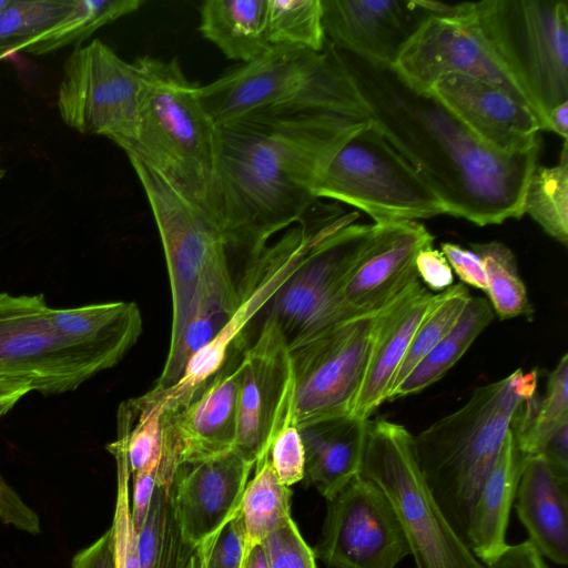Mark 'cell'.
<instances>
[{"label": "cell", "mask_w": 568, "mask_h": 568, "mask_svg": "<svg viewBox=\"0 0 568 568\" xmlns=\"http://www.w3.org/2000/svg\"><path fill=\"white\" fill-rule=\"evenodd\" d=\"M32 390L27 382L0 378V417L9 413L23 396Z\"/></svg>", "instance_id": "obj_51"}, {"label": "cell", "mask_w": 568, "mask_h": 568, "mask_svg": "<svg viewBox=\"0 0 568 568\" xmlns=\"http://www.w3.org/2000/svg\"><path fill=\"white\" fill-rule=\"evenodd\" d=\"M493 317V307L487 298L470 297L456 326L414 367L388 399L418 393L440 379Z\"/></svg>", "instance_id": "obj_30"}, {"label": "cell", "mask_w": 568, "mask_h": 568, "mask_svg": "<svg viewBox=\"0 0 568 568\" xmlns=\"http://www.w3.org/2000/svg\"><path fill=\"white\" fill-rule=\"evenodd\" d=\"M138 410L132 399L121 403L118 412V436L106 446L116 463V498L111 531L114 568H140L138 531L134 527L129 480L128 439Z\"/></svg>", "instance_id": "obj_34"}, {"label": "cell", "mask_w": 568, "mask_h": 568, "mask_svg": "<svg viewBox=\"0 0 568 568\" xmlns=\"http://www.w3.org/2000/svg\"><path fill=\"white\" fill-rule=\"evenodd\" d=\"M141 92L136 64L94 39L75 47L65 60L57 105L69 128L105 136L124 151L138 136Z\"/></svg>", "instance_id": "obj_10"}, {"label": "cell", "mask_w": 568, "mask_h": 568, "mask_svg": "<svg viewBox=\"0 0 568 568\" xmlns=\"http://www.w3.org/2000/svg\"><path fill=\"white\" fill-rule=\"evenodd\" d=\"M416 271L418 277L432 291H439L440 293L454 283L450 265L443 253L433 246L419 252L416 257Z\"/></svg>", "instance_id": "obj_47"}, {"label": "cell", "mask_w": 568, "mask_h": 568, "mask_svg": "<svg viewBox=\"0 0 568 568\" xmlns=\"http://www.w3.org/2000/svg\"><path fill=\"white\" fill-rule=\"evenodd\" d=\"M288 486L283 485L266 455L255 464V474L245 488L241 514L243 518L246 556L251 550L291 517Z\"/></svg>", "instance_id": "obj_33"}, {"label": "cell", "mask_w": 568, "mask_h": 568, "mask_svg": "<svg viewBox=\"0 0 568 568\" xmlns=\"http://www.w3.org/2000/svg\"><path fill=\"white\" fill-rule=\"evenodd\" d=\"M200 101L216 126L252 114L328 111L355 118L367 112L337 50L273 45L199 88Z\"/></svg>", "instance_id": "obj_4"}, {"label": "cell", "mask_w": 568, "mask_h": 568, "mask_svg": "<svg viewBox=\"0 0 568 568\" xmlns=\"http://www.w3.org/2000/svg\"><path fill=\"white\" fill-rule=\"evenodd\" d=\"M537 369H517L477 387L457 410L414 436L423 480L455 531L467 542L469 516L521 400L537 393Z\"/></svg>", "instance_id": "obj_3"}, {"label": "cell", "mask_w": 568, "mask_h": 568, "mask_svg": "<svg viewBox=\"0 0 568 568\" xmlns=\"http://www.w3.org/2000/svg\"><path fill=\"white\" fill-rule=\"evenodd\" d=\"M568 480L560 478L540 455L525 458L515 507L529 541L542 557L568 564Z\"/></svg>", "instance_id": "obj_25"}, {"label": "cell", "mask_w": 568, "mask_h": 568, "mask_svg": "<svg viewBox=\"0 0 568 568\" xmlns=\"http://www.w3.org/2000/svg\"><path fill=\"white\" fill-rule=\"evenodd\" d=\"M294 396L288 345L277 324L264 317L243 353L234 448L254 464L268 455L275 436L294 416Z\"/></svg>", "instance_id": "obj_18"}, {"label": "cell", "mask_w": 568, "mask_h": 568, "mask_svg": "<svg viewBox=\"0 0 568 568\" xmlns=\"http://www.w3.org/2000/svg\"><path fill=\"white\" fill-rule=\"evenodd\" d=\"M567 141L568 136V101L554 108L547 115L546 130Z\"/></svg>", "instance_id": "obj_52"}, {"label": "cell", "mask_w": 568, "mask_h": 568, "mask_svg": "<svg viewBox=\"0 0 568 568\" xmlns=\"http://www.w3.org/2000/svg\"><path fill=\"white\" fill-rule=\"evenodd\" d=\"M337 229L336 221L311 213L244 265L240 277L235 280L239 305L229 323L190 359L176 384L162 392L151 390L162 400L163 412L178 410L193 399L224 365L233 344L245 342L244 335L250 324L266 308L307 252Z\"/></svg>", "instance_id": "obj_9"}, {"label": "cell", "mask_w": 568, "mask_h": 568, "mask_svg": "<svg viewBox=\"0 0 568 568\" xmlns=\"http://www.w3.org/2000/svg\"><path fill=\"white\" fill-rule=\"evenodd\" d=\"M486 568H548L541 554L529 541L507 545L503 552Z\"/></svg>", "instance_id": "obj_48"}, {"label": "cell", "mask_w": 568, "mask_h": 568, "mask_svg": "<svg viewBox=\"0 0 568 568\" xmlns=\"http://www.w3.org/2000/svg\"><path fill=\"white\" fill-rule=\"evenodd\" d=\"M171 486L155 485L146 519L138 532L140 568H185L195 550L182 536Z\"/></svg>", "instance_id": "obj_32"}, {"label": "cell", "mask_w": 568, "mask_h": 568, "mask_svg": "<svg viewBox=\"0 0 568 568\" xmlns=\"http://www.w3.org/2000/svg\"><path fill=\"white\" fill-rule=\"evenodd\" d=\"M237 305L239 293L231 265L205 275L181 331L170 339L163 369L151 390L162 392L176 384L190 359L214 339L229 323Z\"/></svg>", "instance_id": "obj_26"}, {"label": "cell", "mask_w": 568, "mask_h": 568, "mask_svg": "<svg viewBox=\"0 0 568 568\" xmlns=\"http://www.w3.org/2000/svg\"><path fill=\"white\" fill-rule=\"evenodd\" d=\"M143 4L142 0H73L71 8L23 51L40 55L71 44L78 47L101 27L138 11Z\"/></svg>", "instance_id": "obj_35"}, {"label": "cell", "mask_w": 568, "mask_h": 568, "mask_svg": "<svg viewBox=\"0 0 568 568\" xmlns=\"http://www.w3.org/2000/svg\"><path fill=\"white\" fill-rule=\"evenodd\" d=\"M149 201L164 251L172 298L173 339L205 275L231 265L217 221L141 160L128 156Z\"/></svg>", "instance_id": "obj_11"}, {"label": "cell", "mask_w": 568, "mask_h": 568, "mask_svg": "<svg viewBox=\"0 0 568 568\" xmlns=\"http://www.w3.org/2000/svg\"><path fill=\"white\" fill-rule=\"evenodd\" d=\"M493 151L526 153L540 146V123L531 109L507 91L465 74H446L428 93Z\"/></svg>", "instance_id": "obj_19"}, {"label": "cell", "mask_w": 568, "mask_h": 568, "mask_svg": "<svg viewBox=\"0 0 568 568\" xmlns=\"http://www.w3.org/2000/svg\"><path fill=\"white\" fill-rule=\"evenodd\" d=\"M568 420V355L564 354L547 381L546 393H537L518 405L510 425L521 455H539L549 435Z\"/></svg>", "instance_id": "obj_31"}, {"label": "cell", "mask_w": 568, "mask_h": 568, "mask_svg": "<svg viewBox=\"0 0 568 568\" xmlns=\"http://www.w3.org/2000/svg\"><path fill=\"white\" fill-rule=\"evenodd\" d=\"M185 568H204L202 558H201L200 554L196 551V549L190 557L189 562Z\"/></svg>", "instance_id": "obj_54"}, {"label": "cell", "mask_w": 568, "mask_h": 568, "mask_svg": "<svg viewBox=\"0 0 568 568\" xmlns=\"http://www.w3.org/2000/svg\"><path fill=\"white\" fill-rule=\"evenodd\" d=\"M100 373L53 328L42 294L0 293V378L27 382L42 395L74 390Z\"/></svg>", "instance_id": "obj_14"}, {"label": "cell", "mask_w": 568, "mask_h": 568, "mask_svg": "<svg viewBox=\"0 0 568 568\" xmlns=\"http://www.w3.org/2000/svg\"><path fill=\"white\" fill-rule=\"evenodd\" d=\"M434 236L417 221L375 223V232L342 291L348 318L377 312L418 280L416 257Z\"/></svg>", "instance_id": "obj_21"}, {"label": "cell", "mask_w": 568, "mask_h": 568, "mask_svg": "<svg viewBox=\"0 0 568 568\" xmlns=\"http://www.w3.org/2000/svg\"><path fill=\"white\" fill-rule=\"evenodd\" d=\"M204 568H244L247 556L240 510L214 536L196 548Z\"/></svg>", "instance_id": "obj_42"}, {"label": "cell", "mask_w": 568, "mask_h": 568, "mask_svg": "<svg viewBox=\"0 0 568 568\" xmlns=\"http://www.w3.org/2000/svg\"><path fill=\"white\" fill-rule=\"evenodd\" d=\"M0 519L3 524L31 535H38L41 531L40 519L37 513L7 484L1 474Z\"/></svg>", "instance_id": "obj_45"}, {"label": "cell", "mask_w": 568, "mask_h": 568, "mask_svg": "<svg viewBox=\"0 0 568 568\" xmlns=\"http://www.w3.org/2000/svg\"><path fill=\"white\" fill-rule=\"evenodd\" d=\"M470 250L483 261L489 303L500 320L529 316L532 307L521 281L515 254L500 242L473 243Z\"/></svg>", "instance_id": "obj_37"}, {"label": "cell", "mask_w": 568, "mask_h": 568, "mask_svg": "<svg viewBox=\"0 0 568 568\" xmlns=\"http://www.w3.org/2000/svg\"><path fill=\"white\" fill-rule=\"evenodd\" d=\"M393 70L417 93L428 94L446 74H465L507 91L530 108L524 91L471 16L469 2L456 3L454 16L425 18L404 45Z\"/></svg>", "instance_id": "obj_15"}, {"label": "cell", "mask_w": 568, "mask_h": 568, "mask_svg": "<svg viewBox=\"0 0 568 568\" xmlns=\"http://www.w3.org/2000/svg\"><path fill=\"white\" fill-rule=\"evenodd\" d=\"M73 0H9L0 14V60L23 48L72 6Z\"/></svg>", "instance_id": "obj_40"}, {"label": "cell", "mask_w": 568, "mask_h": 568, "mask_svg": "<svg viewBox=\"0 0 568 568\" xmlns=\"http://www.w3.org/2000/svg\"><path fill=\"white\" fill-rule=\"evenodd\" d=\"M268 568H317L313 549L302 537L292 518L261 544Z\"/></svg>", "instance_id": "obj_43"}, {"label": "cell", "mask_w": 568, "mask_h": 568, "mask_svg": "<svg viewBox=\"0 0 568 568\" xmlns=\"http://www.w3.org/2000/svg\"><path fill=\"white\" fill-rule=\"evenodd\" d=\"M525 457L509 429L474 501L467 544L487 565L507 547L506 532Z\"/></svg>", "instance_id": "obj_28"}, {"label": "cell", "mask_w": 568, "mask_h": 568, "mask_svg": "<svg viewBox=\"0 0 568 568\" xmlns=\"http://www.w3.org/2000/svg\"><path fill=\"white\" fill-rule=\"evenodd\" d=\"M244 568H268L262 545H257L251 550Z\"/></svg>", "instance_id": "obj_53"}, {"label": "cell", "mask_w": 568, "mask_h": 568, "mask_svg": "<svg viewBox=\"0 0 568 568\" xmlns=\"http://www.w3.org/2000/svg\"><path fill=\"white\" fill-rule=\"evenodd\" d=\"M246 344L234 343L224 365L193 399L161 416V459L155 485L171 486L180 466L234 448L239 389Z\"/></svg>", "instance_id": "obj_17"}, {"label": "cell", "mask_w": 568, "mask_h": 568, "mask_svg": "<svg viewBox=\"0 0 568 568\" xmlns=\"http://www.w3.org/2000/svg\"><path fill=\"white\" fill-rule=\"evenodd\" d=\"M440 252L463 282L487 291L484 264L474 251L454 243H442Z\"/></svg>", "instance_id": "obj_46"}, {"label": "cell", "mask_w": 568, "mask_h": 568, "mask_svg": "<svg viewBox=\"0 0 568 568\" xmlns=\"http://www.w3.org/2000/svg\"><path fill=\"white\" fill-rule=\"evenodd\" d=\"M71 568H114L110 529L79 551L72 559Z\"/></svg>", "instance_id": "obj_50"}, {"label": "cell", "mask_w": 568, "mask_h": 568, "mask_svg": "<svg viewBox=\"0 0 568 568\" xmlns=\"http://www.w3.org/2000/svg\"><path fill=\"white\" fill-rule=\"evenodd\" d=\"M254 466L232 448L179 467L171 495L182 536L190 546L196 549L235 516Z\"/></svg>", "instance_id": "obj_22"}, {"label": "cell", "mask_w": 568, "mask_h": 568, "mask_svg": "<svg viewBox=\"0 0 568 568\" xmlns=\"http://www.w3.org/2000/svg\"><path fill=\"white\" fill-rule=\"evenodd\" d=\"M314 195L357 207L377 224L446 214L438 196L371 119L327 161Z\"/></svg>", "instance_id": "obj_8"}, {"label": "cell", "mask_w": 568, "mask_h": 568, "mask_svg": "<svg viewBox=\"0 0 568 568\" xmlns=\"http://www.w3.org/2000/svg\"><path fill=\"white\" fill-rule=\"evenodd\" d=\"M523 212L549 236L568 243V150L564 141L559 162L536 166L526 185Z\"/></svg>", "instance_id": "obj_36"}, {"label": "cell", "mask_w": 568, "mask_h": 568, "mask_svg": "<svg viewBox=\"0 0 568 568\" xmlns=\"http://www.w3.org/2000/svg\"><path fill=\"white\" fill-rule=\"evenodd\" d=\"M266 31L272 47L322 51L326 43L322 0H267Z\"/></svg>", "instance_id": "obj_39"}, {"label": "cell", "mask_w": 568, "mask_h": 568, "mask_svg": "<svg viewBox=\"0 0 568 568\" xmlns=\"http://www.w3.org/2000/svg\"><path fill=\"white\" fill-rule=\"evenodd\" d=\"M361 475L390 500L417 568H486L433 499L403 425L368 419Z\"/></svg>", "instance_id": "obj_7"}, {"label": "cell", "mask_w": 568, "mask_h": 568, "mask_svg": "<svg viewBox=\"0 0 568 568\" xmlns=\"http://www.w3.org/2000/svg\"><path fill=\"white\" fill-rule=\"evenodd\" d=\"M134 63L142 78L140 125L125 154L214 217L216 125L200 101V85L186 78L176 59L144 55Z\"/></svg>", "instance_id": "obj_5"}, {"label": "cell", "mask_w": 568, "mask_h": 568, "mask_svg": "<svg viewBox=\"0 0 568 568\" xmlns=\"http://www.w3.org/2000/svg\"><path fill=\"white\" fill-rule=\"evenodd\" d=\"M375 232L352 223L320 240L267 304L265 317L282 331L288 348L348 320L342 291Z\"/></svg>", "instance_id": "obj_12"}, {"label": "cell", "mask_w": 568, "mask_h": 568, "mask_svg": "<svg viewBox=\"0 0 568 568\" xmlns=\"http://www.w3.org/2000/svg\"><path fill=\"white\" fill-rule=\"evenodd\" d=\"M382 310L343 321L288 348L298 428L352 415Z\"/></svg>", "instance_id": "obj_13"}, {"label": "cell", "mask_w": 568, "mask_h": 568, "mask_svg": "<svg viewBox=\"0 0 568 568\" xmlns=\"http://www.w3.org/2000/svg\"><path fill=\"white\" fill-rule=\"evenodd\" d=\"M337 52L367 118L438 196L446 214L479 226L524 215V194L540 146L497 153L432 95L408 88L393 69Z\"/></svg>", "instance_id": "obj_2"}, {"label": "cell", "mask_w": 568, "mask_h": 568, "mask_svg": "<svg viewBox=\"0 0 568 568\" xmlns=\"http://www.w3.org/2000/svg\"><path fill=\"white\" fill-rule=\"evenodd\" d=\"M326 41L375 67L393 69L432 13L424 0H322Z\"/></svg>", "instance_id": "obj_20"}, {"label": "cell", "mask_w": 568, "mask_h": 568, "mask_svg": "<svg viewBox=\"0 0 568 568\" xmlns=\"http://www.w3.org/2000/svg\"><path fill=\"white\" fill-rule=\"evenodd\" d=\"M470 297L468 290L462 283L453 284L438 293L435 303L424 316L413 336L404 359L397 369L388 396L456 326Z\"/></svg>", "instance_id": "obj_38"}, {"label": "cell", "mask_w": 568, "mask_h": 568, "mask_svg": "<svg viewBox=\"0 0 568 568\" xmlns=\"http://www.w3.org/2000/svg\"><path fill=\"white\" fill-rule=\"evenodd\" d=\"M437 296L438 293L423 286L418 278L381 311L352 417L369 419L388 398L393 381L413 336Z\"/></svg>", "instance_id": "obj_23"}, {"label": "cell", "mask_w": 568, "mask_h": 568, "mask_svg": "<svg viewBox=\"0 0 568 568\" xmlns=\"http://www.w3.org/2000/svg\"><path fill=\"white\" fill-rule=\"evenodd\" d=\"M368 419H326L300 429L305 452L303 480L325 499L361 475Z\"/></svg>", "instance_id": "obj_27"}, {"label": "cell", "mask_w": 568, "mask_h": 568, "mask_svg": "<svg viewBox=\"0 0 568 568\" xmlns=\"http://www.w3.org/2000/svg\"><path fill=\"white\" fill-rule=\"evenodd\" d=\"M138 409L136 423L128 439V459L131 476L153 474L161 459V416L163 406L160 399L144 394L132 398Z\"/></svg>", "instance_id": "obj_41"}, {"label": "cell", "mask_w": 568, "mask_h": 568, "mask_svg": "<svg viewBox=\"0 0 568 568\" xmlns=\"http://www.w3.org/2000/svg\"><path fill=\"white\" fill-rule=\"evenodd\" d=\"M8 3L9 0H0V14L2 13Z\"/></svg>", "instance_id": "obj_55"}, {"label": "cell", "mask_w": 568, "mask_h": 568, "mask_svg": "<svg viewBox=\"0 0 568 568\" xmlns=\"http://www.w3.org/2000/svg\"><path fill=\"white\" fill-rule=\"evenodd\" d=\"M369 122L328 111L252 114L216 126L213 214L244 265L317 203L334 152Z\"/></svg>", "instance_id": "obj_1"}, {"label": "cell", "mask_w": 568, "mask_h": 568, "mask_svg": "<svg viewBox=\"0 0 568 568\" xmlns=\"http://www.w3.org/2000/svg\"><path fill=\"white\" fill-rule=\"evenodd\" d=\"M557 475L568 480V420L561 423L546 439L539 453Z\"/></svg>", "instance_id": "obj_49"}, {"label": "cell", "mask_w": 568, "mask_h": 568, "mask_svg": "<svg viewBox=\"0 0 568 568\" xmlns=\"http://www.w3.org/2000/svg\"><path fill=\"white\" fill-rule=\"evenodd\" d=\"M315 558L331 568H395L410 555L397 513L386 494L358 475L326 499Z\"/></svg>", "instance_id": "obj_16"}, {"label": "cell", "mask_w": 568, "mask_h": 568, "mask_svg": "<svg viewBox=\"0 0 568 568\" xmlns=\"http://www.w3.org/2000/svg\"><path fill=\"white\" fill-rule=\"evenodd\" d=\"M57 333L100 372L115 366L136 344L143 321L134 302H108L73 308L50 307Z\"/></svg>", "instance_id": "obj_24"}, {"label": "cell", "mask_w": 568, "mask_h": 568, "mask_svg": "<svg viewBox=\"0 0 568 568\" xmlns=\"http://www.w3.org/2000/svg\"><path fill=\"white\" fill-rule=\"evenodd\" d=\"M469 8L545 131L548 113L568 101V2L484 0Z\"/></svg>", "instance_id": "obj_6"}, {"label": "cell", "mask_w": 568, "mask_h": 568, "mask_svg": "<svg viewBox=\"0 0 568 568\" xmlns=\"http://www.w3.org/2000/svg\"><path fill=\"white\" fill-rule=\"evenodd\" d=\"M270 460L278 480L291 487L302 481L305 471V452L295 417L291 416L275 436Z\"/></svg>", "instance_id": "obj_44"}, {"label": "cell", "mask_w": 568, "mask_h": 568, "mask_svg": "<svg viewBox=\"0 0 568 568\" xmlns=\"http://www.w3.org/2000/svg\"><path fill=\"white\" fill-rule=\"evenodd\" d=\"M267 0H207L200 7V32L229 59L251 62L272 45L266 31Z\"/></svg>", "instance_id": "obj_29"}]
</instances>
